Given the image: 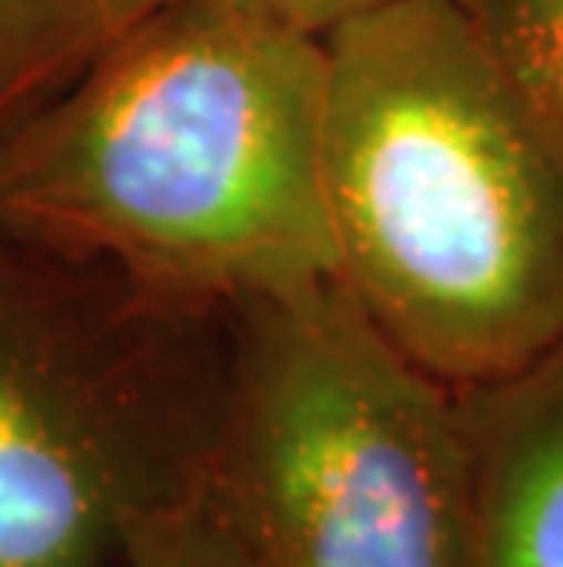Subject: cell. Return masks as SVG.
Returning a JSON list of instances; mask_svg holds the SVG:
<instances>
[{"label":"cell","mask_w":563,"mask_h":567,"mask_svg":"<svg viewBox=\"0 0 563 567\" xmlns=\"http://www.w3.org/2000/svg\"><path fill=\"white\" fill-rule=\"evenodd\" d=\"M326 66L319 41L165 0L0 132V231L212 305L337 279Z\"/></svg>","instance_id":"1"},{"label":"cell","mask_w":563,"mask_h":567,"mask_svg":"<svg viewBox=\"0 0 563 567\" xmlns=\"http://www.w3.org/2000/svg\"><path fill=\"white\" fill-rule=\"evenodd\" d=\"M322 195L337 282L447 389L563 344V162L458 0H399L326 41Z\"/></svg>","instance_id":"2"},{"label":"cell","mask_w":563,"mask_h":567,"mask_svg":"<svg viewBox=\"0 0 563 567\" xmlns=\"http://www.w3.org/2000/svg\"><path fill=\"white\" fill-rule=\"evenodd\" d=\"M231 305L0 231V567H117L206 487Z\"/></svg>","instance_id":"3"},{"label":"cell","mask_w":563,"mask_h":567,"mask_svg":"<svg viewBox=\"0 0 563 567\" xmlns=\"http://www.w3.org/2000/svg\"><path fill=\"white\" fill-rule=\"evenodd\" d=\"M201 498L260 567H465L458 392L337 279L242 297Z\"/></svg>","instance_id":"4"},{"label":"cell","mask_w":563,"mask_h":567,"mask_svg":"<svg viewBox=\"0 0 563 567\" xmlns=\"http://www.w3.org/2000/svg\"><path fill=\"white\" fill-rule=\"evenodd\" d=\"M465 567H563V344L458 392Z\"/></svg>","instance_id":"5"},{"label":"cell","mask_w":563,"mask_h":567,"mask_svg":"<svg viewBox=\"0 0 563 567\" xmlns=\"http://www.w3.org/2000/svg\"><path fill=\"white\" fill-rule=\"evenodd\" d=\"M165 0H0V132L27 122Z\"/></svg>","instance_id":"6"},{"label":"cell","mask_w":563,"mask_h":567,"mask_svg":"<svg viewBox=\"0 0 563 567\" xmlns=\"http://www.w3.org/2000/svg\"><path fill=\"white\" fill-rule=\"evenodd\" d=\"M458 8L563 162V0H458Z\"/></svg>","instance_id":"7"},{"label":"cell","mask_w":563,"mask_h":567,"mask_svg":"<svg viewBox=\"0 0 563 567\" xmlns=\"http://www.w3.org/2000/svg\"><path fill=\"white\" fill-rule=\"evenodd\" d=\"M117 567H260L206 498L173 505L128 535Z\"/></svg>","instance_id":"8"},{"label":"cell","mask_w":563,"mask_h":567,"mask_svg":"<svg viewBox=\"0 0 563 567\" xmlns=\"http://www.w3.org/2000/svg\"><path fill=\"white\" fill-rule=\"evenodd\" d=\"M209 4L253 19L260 27L326 44L333 33L399 4V0H209Z\"/></svg>","instance_id":"9"}]
</instances>
